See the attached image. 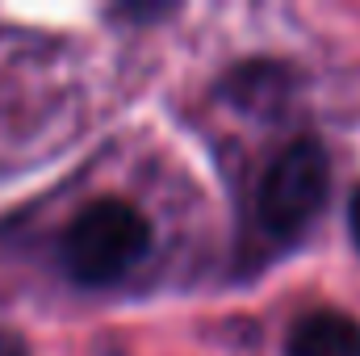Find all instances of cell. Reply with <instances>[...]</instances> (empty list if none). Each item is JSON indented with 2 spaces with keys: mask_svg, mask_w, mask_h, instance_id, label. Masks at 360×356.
Listing matches in <instances>:
<instances>
[{
  "mask_svg": "<svg viewBox=\"0 0 360 356\" xmlns=\"http://www.w3.org/2000/svg\"><path fill=\"white\" fill-rule=\"evenodd\" d=\"M151 252V222L117 197H101L89 210H80L63 239H59V265L80 285H113Z\"/></svg>",
  "mask_w": 360,
  "mask_h": 356,
  "instance_id": "1",
  "label": "cell"
},
{
  "mask_svg": "<svg viewBox=\"0 0 360 356\" xmlns=\"http://www.w3.org/2000/svg\"><path fill=\"white\" fill-rule=\"evenodd\" d=\"M327 193H331L327 147L319 139H297L264 172L260 189H256V214H260L269 235L289 239V235H297L306 222H314L323 214Z\"/></svg>",
  "mask_w": 360,
  "mask_h": 356,
  "instance_id": "2",
  "label": "cell"
},
{
  "mask_svg": "<svg viewBox=\"0 0 360 356\" xmlns=\"http://www.w3.org/2000/svg\"><path fill=\"white\" fill-rule=\"evenodd\" d=\"M285 356H360V319L340 310L302 314L289 327Z\"/></svg>",
  "mask_w": 360,
  "mask_h": 356,
  "instance_id": "3",
  "label": "cell"
},
{
  "mask_svg": "<svg viewBox=\"0 0 360 356\" xmlns=\"http://www.w3.org/2000/svg\"><path fill=\"white\" fill-rule=\"evenodd\" d=\"M0 356H30V352H25L21 336H13V331H0Z\"/></svg>",
  "mask_w": 360,
  "mask_h": 356,
  "instance_id": "4",
  "label": "cell"
},
{
  "mask_svg": "<svg viewBox=\"0 0 360 356\" xmlns=\"http://www.w3.org/2000/svg\"><path fill=\"white\" fill-rule=\"evenodd\" d=\"M348 227H352V243L360 248V184L352 193V201H348Z\"/></svg>",
  "mask_w": 360,
  "mask_h": 356,
  "instance_id": "5",
  "label": "cell"
}]
</instances>
